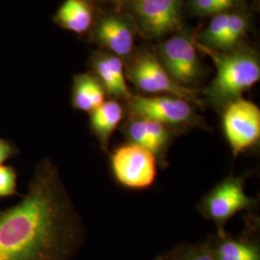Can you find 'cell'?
<instances>
[{
  "label": "cell",
  "mask_w": 260,
  "mask_h": 260,
  "mask_svg": "<svg viewBox=\"0 0 260 260\" xmlns=\"http://www.w3.org/2000/svg\"><path fill=\"white\" fill-rule=\"evenodd\" d=\"M106 92L98 77L91 74L76 75L72 103L75 109L91 113L105 103Z\"/></svg>",
  "instance_id": "cell-14"
},
{
  "label": "cell",
  "mask_w": 260,
  "mask_h": 260,
  "mask_svg": "<svg viewBox=\"0 0 260 260\" xmlns=\"http://www.w3.org/2000/svg\"><path fill=\"white\" fill-rule=\"evenodd\" d=\"M17 190V173L9 166H0V198L14 195Z\"/></svg>",
  "instance_id": "cell-19"
},
{
  "label": "cell",
  "mask_w": 260,
  "mask_h": 260,
  "mask_svg": "<svg viewBox=\"0 0 260 260\" xmlns=\"http://www.w3.org/2000/svg\"><path fill=\"white\" fill-rule=\"evenodd\" d=\"M159 61L178 85L194 89L203 78L204 71L193 42L176 35L159 47Z\"/></svg>",
  "instance_id": "cell-8"
},
{
  "label": "cell",
  "mask_w": 260,
  "mask_h": 260,
  "mask_svg": "<svg viewBox=\"0 0 260 260\" xmlns=\"http://www.w3.org/2000/svg\"><path fill=\"white\" fill-rule=\"evenodd\" d=\"M230 12H222L214 15L208 25L199 36L200 46L206 47L208 50L215 51L218 44L223 38L228 26Z\"/></svg>",
  "instance_id": "cell-18"
},
{
  "label": "cell",
  "mask_w": 260,
  "mask_h": 260,
  "mask_svg": "<svg viewBox=\"0 0 260 260\" xmlns=\"http://www.w3.org/2000/svg\"><path fill=\"white\" fill-rule=\"evenodd\" d=\"M217 0H192L191 7L198 16H212L217 14Z\"/></svg>",
  "instance_id": "cell-21"
},
{
  "label": "cell",
  "mask_w": 260,
  "mask_h": 260,
  "mask_svg": "<svg viewBox=\"0 0 260 260\" xmlns=\"http://www.w3.org/2000/svg\"><path fill=\"white\" fill-rule=\"evenodd\" d=\"M124 116V110L119 101L110 100L90 113V127L100 142L101 148L108 152L109 142Z\"/></svg>",
  "instance_id": "cell-13"
},
{
  "label": "cell",
  "mask_w": 260,
  "mask_h": 260,
  "mask_svg": "<svg viewBox=\"0 0 260 260\" xmlns=\"http://www.w3.org/2000/svg\"><path fill=\"white\" fill-rule=\"evenodd\" d=\"M109 159L113 177L125 188L144 190L156 180L157 159L149 149L127 142L114 149Z\"/></svg>",
  "instance_id": "cell-5"
},
{
  "label": "cell",
  "mask_w": 260,
  "mask_h": 260,
  "mask_svg": "<svg viewBox=\"0 0 260 260\" xmlns=\"http://www.w3.org/2000/svg\"><path fill=\"white\" fill-rule=\"evenodd\" d=\"M222 111L223 135L234 157L259 144L260 109L255 103L240 98Z\"/></svg>",
  "instance_id": "cell-7"
},
{
  "label": "cell",
  "mask_w": 260,
  "mask_h": 260,
  "mask_svg": "<svg viewBox=\"0 0 260 260\" xmlns=\"http://www.w3.org/2000/svg\"><path fill=\"white\" fill-rule=\"evenodd\" d=\"M62 27L77 34L89 30L93 22V9L87 0H66L56 14Z\"/></svg>",
  "instance_id": "cell-15"
},
{
  "label": "cell",
  "mask_w": 260,
  "mask_h": 260,
  "mask_svg": "<svg viewBox=\"0 0 260 260\" xmlns=\"http://www.w3.org/2000/svg\"><path fill=\"white\" fill-rule=\"evenodd\" d=\"M234 0H217L216 1V10L217 14L222 13V12H226L233 6Z\"/></svg>",
  "instance_id": "cell-23"
},
{
  "label": "cell",
  "mask_w": 260,
  "mask_h": 260,
  "mask_svg": "<svg viewBox=\"0 0 260 260\" xmlns=\"http://www.w3.org/2000/svg\"><path fill=\"white\" fill-rule=\"evenodd\" d=\"M212 56L216 75L204 90V103L223 110L259 81V58L255 52L246 48H234L225 54Z\"/></svg>",
  "instance_id": "cell-2"
},
{
  "label": "cell",
  "mask_w": 260,
  "mask_h": 260,
  "mask_svg": "<svg viewBox=\"0 0 260 260\" xmlns=\"http://www.w3.org/2000/svg\"><path fill=\"white\" fill-rule=\"evenodd\" d=\"M16 153V149L8 141L0 139V166Z\"/></svg>",
  "instance_id": "cell-22"
},
{
  "label": "cell",
  "mask_w": 260,
  "mask_h": 260,
  "mask_svg": "<svg viewBox=\"0 0 260 260\" xmlns=\"http://www.w3.org/2000/svg\"><path fill=\"white\" fill-rule=\"evenodd\" d=\"M125 77L143 93H167L183 99L195 106L204 107L199 91L178 85L169 75L157 57L150 52L136 56L126 67Z\"/></svg>",
  "instance_id": "cell-4"
},
{
  "label": "cell",
  "mask_w": 260,
  "mask_h": 260,
  "mask_svg": "<svg viewBox=\"0 0 260 260\" xmlns=\"http://www.w3.org/2000/svg\"><path fill=\"white\" fill-rule=\"evenodd\" d=\"M143 32L160 37L181 28L182 0H134L131 4Z\"/></svg>",
  "instance_id": "cell-9"
},
{
  "label": "cell",
  "mask_w": 260,
  "mask_h": 260,
  "mask_svg": "<svg viewBox=\"0 0 260 260\" xmlns=\"http://www.w3.org/2000/svg\"><path fill=\"white\" fill-rule=\"evenodd\" d=\"M170 260H217L213 252L207 247H195L176 253Z\"/></svg>",
  "instance_id": "cell-20"
},
{
  "label": "cell",
  "mask_w": 260,
  "mask_h": 260,
  "mask_svg": "<svg viewBox=\"0 0 260 260\" xmlns=\"http://www.w3.org/2000/svg\"><path fill=\"white\" fill-rule=\"evenodd\" d=\"M95 37L99 43L120 58L130 55L134 34L129 22L118 15H109L99 23Z\"/></svg>",
  "instance_id": "cell-11"
},
{
  "label": "cell",
  "mask_w": 260,
  "mask_h": 260,
  "mask_svg": "<svg viewBox=\"0 0 260 260\" xmlns=\"http://www.w3.org/2000/svg\"><path fill=\"white\" fill-rule=\"evenodd\" d=\"M126 103L130 116L157 121L179 132L190 127L210 130L194 104L175 95L132 94Z\"/></svg>",
  "instance_id": "cell-3"
},
{
  "label": "cell",
  "mask_w": 260,
  "mask_h": 260,
  "mask_svg": "<svg viewBox=\"0 0 260 260\" xmlns=\"http://www.w3.org/2000/svg\"><path fill=\"white\" fill-rule=\"evenodd\" d=\"M256 203L245 191V177L230 176L202 199L199 210L222 231L229 220L243 210L251 209Z\"/></svg>",
  "instance_id": "cell-6"
},
{
  "label": "cell",
  "mask_w": 260,
  "mask_h": 260,
  "mask_svg": "<svg viewBox=\"0 0 260 260\" xmlns=\"http://www.w3.org/2000/svg\"><path fill=\"white\" fill-rule=\"evenodd\" d=\"M211 251L217 260H260L255 245L230 238H223Z\"/></svg>",
  "instance_id": "cell-16"
},
{
  "label": "cell",
  "mask_w": 260,
  "mask_h": 260,
  "mask_svg": "<svg viewBox=\"0 0 260 260\" xmlns=\"http://www.w3.org/2000/svg\"><path fill=\"white\" fill-rule=\"evenodd\" d=\"M248 25L249 19L245 14L238 12L230 13V18L225 32L220 43L218 44L215 52H229L236 48L242 39L245 37L248 30Z\"/></svg>",
  "instance_id": "cell-17"
},
{
  "label": "cell",
  "mask_w": 260,
  "mask_h": 260,
  "mask_svg": "<svg viewBox=\"0 0 260 260\" xmlns=\"http://www.w3.org/2000/svg\"><path fill=\"white\" fill-rule=\"evenodd\" d=\"M127 142L149 149L157 159L160 167L167 166L168 150L179 131L157 121L129 116L121 127Z\"/></svg>",
  "instance_id": "cell-10"
},
{
  "label": "cell",
  "mask_w": 260,
  "mask_h": 260,
  "mask_svg": "<svg viewBox=\"0 0 260 260\" xmlns=\"http://www.w3.org/2000/svg\"><path fill=\"white\" fill-rule=\"evenodd\" d=\"M94 75L103 84L106 94L112 100L128 102L132 93L125 81L121 58L114 54H100L93 61Z\"/></svg>",
  "instance_id": "cell-12"
},
{
  "label": "cell",
  "mask_w": 260,
  "mask_h": 260,
  "mask_svg": "<svg viewBox=\"0 0 260 260\" xmlns=\"http://www.w3.org/2000/svg\"><path fill=\"white\" fill-rule=\"evenodd\" d=\"M83 225L48 159L38 164L26 195L0 212V260H67Z\"/></svg>",
  "instance_id": "cell-1"
},
{
  "label": "cell",
  "mask_w": 260,
  "mask_h": 260,
  "mask_svg": "<svg viewBox=\"0 0 260 260\" xmlns=\"http://www.w3.org/2000/svg\"><path fill=\"white\" fill-rule=\"evenodd\" d=\"M99 1H102V2H105V3H108V4H111L114 6H123V5H127V4H132L134 0H99Z\"/></svg>",
  "instance_id": "cell-24"
}]
</instances>
